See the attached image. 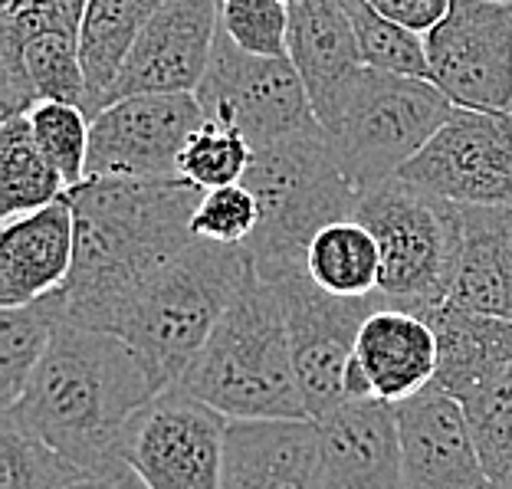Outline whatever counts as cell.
<instances>
[{
	"mask_svg": "<svg viewBox=\"0 0 512 489\" xmlns=\"http://www.w3.org/2000/svg\"><path fill=\"white\" fill-rule=\"evenodd\" d=\"M66 194L76 256L60 289L63 312L115 332L138 289L194 240L191 220L204 191L184 178H86Z\"/></svg>",
	"mask_w": 512,
	"mask_h": 489,
	"instance_id": "6da1fadb",
	"label": "cell"
},
{
	"mask_svg": "<svg viewBox=\"0 0 512 489\" xmlns=\"http://www.w3.org/2000/svg\"><path fill=\"white\" fill-rule=\"evenodd\" d=\"M155 394V378L122 335L63 319L27 391L0 414L83 473H106L125 467V430Z\"/></svg>",
	"mask_w": 512,
	"mask_h": 489,
	"instance_id": "7a4b0ae2",
	"label": "cell"
},
{
	"mask_svg": "<svg viewBox=\"0 0 512 489\" xmlns=\"http://www.w3.org/2000/svg\"><path fill=\"white\" fill-rule=\"evenodd\" d=\"M181 388L237 417H309L279 289L253 273L181 375Z\"/></svg>",
	"mask_w": 512,
	"mask_h": 489,
	"instance_id": "3957f363",
	"label": "cell"
},
{
	"mask_svg": "<svg viewBox=\"0 0 512 489\" xmlns=\"http://www.w3.org/2000/svg\"><path fill=\"white\" fill-rule=\"evenodd\" d=\"M253 266L247 247L194 237L128 302L115 335L135 348L158 391L181 381Z\"/></svg>",
	"mask_w": 512,
	"mask_h": 489,
	"instance_id": "277c9868",
	"label": "cell"
},
{
	"mask_svg": "<svg viewBox=\"0 0 512 489\" xmlns=\"http://www.w3.org/2000/svg\"><path fill=\"white\" fill-rule=\"evenodd\" d=\"M243 184L260 201V227L243 247L263 279L306 270L312 237L335 220L355 217L362 204L322 125L253 148Z\"/></svg>",
	"mask_w": 512,
	"mask_h": 489,
	"instance_id": "5b68a950",
	"label": "cell"
},
{
	"mask_svg": "<svg viewBox=\"0 0 512 489\" xmlns=\"http://www.w3.org/2000/svg\"><path fill=\"white\" fill-rule=\"evenodd\" d=\"M453 102L430 79L365 66L319 115L325 138L358 194L388 184L440 132Z\"/></svg>",
	"mask_w": 512,
	"mask_h": 489,
	"instance_id": "8992f818",
	"label": "cell"
},
{
	"mask_svg": "<svg viewBox=\"0 0 512 489\" xmlns=\"http://www.w3.org/2000/svg\"><path fill=\"white\" fill-rule=\"evenodd\" d=\"M355 217L378 240V293L391 306L417 316L444 306L450 299L463 237L460 204L404 178H391L362 197Z\"/></svg>",
	"mask_w": 512,
	"mask_h": 489,
	"instance_id": "52a82bcc",
	"label": "cell"
},
{
	"mask_svg": "<svg viewBox=\"0 0 512 489\" xmlns=\"http://www.w3.org/2000/svg\"><path fill=\"white\" fill-rule=\"evenodd\" d=\"M194 96L207 119L237 128L253 148L319 125L293 60L240 50L224 30L217 33L211 63Z\"/></svg>",
	"mask_w": 512,
	"mask_h": 489,
	"instance_id": "ba28073f",
	"label": "cell"
},
{
	"mask_svg": "<svg viewBox=\"0 0 512 489\" xmlns=\"http://www.w3.org/2000/svg\"><path fill=\"white\" fill-rule=\"evenodd\" d=\"M227 427V414L171 384L128 424L122 460L148 489H220Z\"/></svg>",
	"mask_w": 512,
	"mask_h": 489,
	"instance_id": "9c48e42d",
	"label": "cell"
},
{
	"mask_svg": "<svg viewBox=\"0 0 512 489\" xmlns=\"http://www.w3.org/2000/svg\"><path fill=\"white\" fill-rule=\"evenodd\" d=\"M270 283L283 296L302 404L312 421H319L332 407L348 401L345 378L355 358L358 332L371 312L391 302L381 293L358 299L325 293L306 270L273 276Z\"/></svg>",
	"mask_w": 512,
	"mask_h": 489,
	"instance_id": "30bf717a",
	"label": "cell"
},
{
	"mask_svg": "<svg viewBox=\"0 0 512 489\" xmlns=\"http://www.w3.org/2000/svg\"><path fill=\"white\" fill-rule=\"evenodd\" d=\"M424 50L430 83L457 109L512 112V0H450Z\"/></svg>",
	"mask_w": 512,
	"mask_h": 489,
	"instance_id": "8fae6325",
	"label": "cell"
},
{
	"mask_svg": "<svg viewBox=\"0 0 512 489\" xmlns=\"http://www.w3.org/2000/svg\"><path fill=\"white\" fill-rule=\"evenodd\" d=\"M207 122L194 92L112 102L92 119L86 178H178V158Z\"/></svg>",
	"mask_w": 512,
	"mask_h": 489,
	"instance_id": "7c38bea8",
	"label": "cell"
},
{
	"mask_svg": "<svg viewBox=\"0 0 512 489\" xmlns=\"http://www.w3.org/2000/svg\"><path fill=\"white\" fill-rule=\"evenodd\" d=\"M394 178L453 204L512 207V112L453 109L440 132Z\"/></svg>",
	"mask_w": 512,
	"mask_h": 489,
	"instance_id": "4fadbf2b",
	"label": "cell"
},
{
	"mask_svg": "<svg viewBox=\"0 0 512 489\" xmlns=\"http://www.w3.org/2000/svg\"><path fill=\"white\" fill-rule=\"evenodd\" d=\"M220 33V0H158L109 89L106 106L151 92H197Z\"/></svg>",
	"mask_w": 512,
	"mask_h": 489,
	"instance_id": "5bb4252c",
	"label": "cell"
},
{
	"mask_svg": "<svg viewBox=\"0 0 512 489\" xmlns=\"http://www.w3.org/2000/svg\"><path fill=\"white\" fill-rule=\"evenodd\" d=\"M391 407L407 489H499L483 467L467 411L457 398L430 384Z\"/></svg>",
	"mask_w": 512,
	"mask_h": 489,
	"instance_id": "9a60e30c",
	"label": "cell"
},
{
	"mask_svg": "<svg viewBox=\"0 0 512 489\" xmlns=\"http://www.w3.org/2000/svg\"><path fill=\"white\" fill-rule=\"evenodd\" d=\"M437 332L424 316L398 306H381L358 332L345 391L352 398L398 404L430 388L437 378Z\"/></svg>",
	"mask_w": 512,
	"mask_h": 489,
	"instance_id": "2e32d148",
	"label": "cell"
},
{
	"mask_svg": "<svg viewBox=\"0 0 512 489\" xmlns=\"http://www.w3.org/2000/svg\"><path fill=\"white\" fill-rule=\"evenodd\" d=\"M322 457L316 489H407L394 407L352 398L319 417Z\"/></svg>",
	"mask_w": 512,
	"mask_h": 489,
	"instance_id": "e0dca14e",
	"label": "cell"
},
{
	"mask_svg": "<svg viewBox=\"0 0 512 489\" xmlns=\"http://www.w3.org/2000/svg\"><path fill=\"white\" fill-rule=\"evenodd\" d=\"M319 457L312 417H237L227 427L220 489H316Z\"/></svg>",
	"mask_w": 512,
	"mask_h": 489,
	"instance_id": "ac0fdd59",
	"label": "cell"
},
{
	"mask_svg": "<svg viewBox=\"0 0 512 489\" xmlns=\"http://www.w3.org/2000/svg\"><path fill=\"white\" fill-rule=\"evenodd\" d=\"M76 256V220L69 194L0 230V306H23L66 286Z\"/></svg>",
	"mask_w": 512,
	"mask_h": 489,
	"instance_id": "d6986e66",
	"label": "cell"
},
{
	"mask_svg": "<svg viewBox=\"0 0 512 489\" xmlns=\"http://www.w3.org/2000/svg\"><path fill=\"white\" fill-rule=\"evenodd\" d=\"M286 56L306 83L316 119L365 69L362 46L342 0H299L296 7H289Z\"/></svg>",
	"mask_w": 512,
	"mask_h": 489,
	"instance_id": "ffe728a7",
	"label": "cell"
},
{
	"mask_svg": "<svg viewBox=\"0 0 512 489\" xmlns=\"http://www.w3.org/2000/svg\"><path fill=\"white\" fill-rule=\"evenodd\" d=\"M463 237L450 302L512 322V207L460 204Z\"/></svg>",
	"mask_w": 512,
	"mask_h": 489,
	"instance_id": "44dd1931",
	"label": "cell"
},
{
	"mask_svg": "<svg viewBox=\"0 0 512 489\" xmlns=\"http://www.w3.org/2000/svg\"><path fill=\"white\" fill-rule=\"evenodd\" d=\"M437 332V378L434 384L463 401L480 384L512 365V322L444 302L424 316Z\"/></svg>",
	"mask_w": 512,
	"mask_h": 489,
	"instance_id": "7402d4cb",
	"label": "cell"
},
{
	"mask_svg": "<svg viewBox=\"0 0 512 489\" xmlns=\"http://www.w3.org/2000/svg\"><path fill=\"white\" fill-rule=\"evenodd\" d=\"M155 7L158 0H86L83 27H79V56H83L86 73L89 119H96L106 109L115 76Z\"/></svg>",
	"mask_w": 512,
	"mask_h": 489,
	"instance_id": "603a6c76",
	"label": "cell"
},
{
	"mask_svg": "<svg viewBox=\"0 0 512 489\" xmlns=\"http://www.w3.org/2000/svg\"><path fill=\"white\" fill-rule=\"evenodd\" d=\"M312 283L335 296H371L381 283V250L375 234L358 217L335 220L312 237L306 250Z\"/></svg>",
	"mask_w": 512,
	"mask_h": 489,
	"instance_id": "cb8c5ba5",
	"label": "cell"
},
{
	"mask_svg": "<svg viewBox=\"0 0 512 489\" xmlns=\"http://www.w3.org/2000/svg\"><path fill=\"white\" fill-rule=\"evenodd\" d=\"M66 319L60 289L23 306H0V411L14 407Z\"/></svg>",
	"mask_w": 512,
	"mask_h": 489,
	"instance_id": "d4e9b609",
	"label": "cell"
},
{
	"mask_svg": "<svg viewBox=\"0 0 512 489\" xmlns=\"http://www.w3.org/2000/svg\"><path fill=\"white\" fill-rule=\"evenodd\" d=\"M69 188L43 155L27 115L0 122V217H20L53 204Z\"/></svg>",
	"mask_w": 512,
	"mask_h": 489,
	"instance_id": "484cf974",
	"label": "cell"
},
{
	"mask_svg": "<svg viewBox=\"0 0 512 489\" xmlns=\"http://www.w3.org/2000/svg\"><path fill=\"white\" fill-rule=\"evenodd\" d=\"M476 450L499 489H512V365L460 401Z\"/></svg>",
	"mask_w": 512,
	"mask_h": 489,
	"instance_id": "4316f807",
	"label": "cell"
},
{
	"mask_svg": "<svg viewBox=\"0 0 512 489\" xmlns=\"http://www.w3.org/2000/svg\"><path fill=\"white\" fill-rule=\"evenodd\" d=\"M342 4L348 10V20H352V27H355L365 66L381 69V73L430 79L421 33H411L407 27H401V23L378 14L368 0H342Z\"/></svg>",
	"mask_w": 512,
	"mask_h": 489,
	"instance_id": "83f0119b",
	"label": "cell"
},
{
	"mask_svg": "<svg viewBox=\"0 0 512 489\" xmlns=\"http://www.w3.org/2000/svg\"><path fill=\"white\" fill-rule=\"evenodd\" d=\"M86 476L43 437L0 417V489H63Z\"/></svg>",
	"mask_w": 512,
	"mask_h": 489,
	"instance_id": "f1b7e54d",
	"label": "cell"
},
{
	"mask_svg": "<svg viewBox=\"0 0 512 489\" xmlns=\"http://www.w3.org/2000/svg\"><path fill=\"white\" fill-rule=\"evenodd\" d=\"M250 161H253V145L247 142V135H240L230 125L207 119L181 151L178 178L191 181L201 191L227 188V184L243 181V174L250 171Z\"/></svg>",
	"mask_w": 512,
	"mask_h": 489,
	"instance_id": "f546056e",
	"label": "cell"
},
{
	"mask_svg": "<svg viewBox=\"0 0 512 489\" xmlns=\"http://www.w3.org/2000/svg\"><path fill=\"white\" fill-rule=\"evenodd\" d=\"M27 119H30L33 138H37L40 151L50 158V165L60 171L66 188L83 184L86 161H89V132H92L89 112L83 106H76V102L46 99L27 112Z\"/></svg>",
	"mask_w": 512,
	"mask_h": 489,
	"instance_id": "4dcf8cb0",
	"label": "cell"
},
{
	"mask_svg": "<svg viewBox=\"0 0 512 489\" xmlns=\"http://www.w3.org/2000/svg\"><path fill=\"white\" fill-rule=\"evenodd\" d=\"M220 30L256 56L289 53V4L283 0H220Z\"/></svg>",
	"mask_w": 512,
	"mask_h": 489,
	"instance_id": "1f68e13d",
	"label": "cell"
},
{
	"mask_svg": "<svg viewBox=\"0 0 512 489\" xmlns=\"http://www.w3.org/2000/svg\"><path fill=\"white\" fill-rule=\"evenodd\" d=\"M256 227H260V201L243 181L204 191L191 220V234L197 240L224 243V247H243L256 234Z\"/></svg>",
	"mask_w": 512,
	"mask_h": 489,
	"instance_id": "d6a6232c",
	"label": "cell"
},
{
	"mask_svg": "<svg viewBox=\"0 0 512 489\" xmlns=\"http://www.w3.org/2000/svg\"><path fill=\"white\" fill-rule=\"evenodd\" d=\"M388 20L401 23L411 33H430L450 10V0H368Z\"/></svg>",
	"mask_w": 512,
	"mask_h": 489,
	"instance_id": "836d02e7",
	"label": "cell"
},
{
	"mask_svg": "<svg viewBox=\"0 0 512 489\" xmlns=\"http://www.w3.org/2000/svg\"><path fill=\"white\" fill-rule=\"evenodd\" d=\"M63 489H148V486L138 480V473L125 463V467H115L106 473H86V476H79V480L66 483Z\"/></svg>",
	"mask_w": 512,
	"mask_h": 489,
	"instance_id": "e575fe53",
	"label": "cell"
},
{
	"mask_svg": "<svg viewBox=\"0 0 512 489\" xmlns=\"http://www.w3.org/2000/svg\"><path fill=\"white\" fill-rule=\"evenodd\" d=\"M283 4H289V7H296V4H299V0H283Z\"/></svg>",
	"mask_w": 512,
	"mask_h": 489,
	"instance_id": "d590c367",
	"label": "cell"
},
{
	"mask_svg": "<svg viewBox=\"0 0 512 489\" xmlns=\"http://www.w3.org/2000/svg\"><path fill=\"white\" fill-rule=\"evenodd\" d=\"M10 4V0H0V7H7Z\"/></svg>",
	"mask_w": 512,
	"mask_h": 489,
	"instance_id": "8d00e7d4",
	"label": "cell"
}]
</instances>
